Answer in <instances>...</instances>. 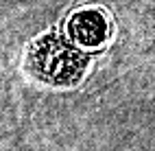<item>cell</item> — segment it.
<instances>
[{
	"instance_id": "obj_2",
	"label": "cell",
	"mask_w": 155,
	"mask_h": 151,
	"mask_svg": "<svg viewBox=\"0 0 155 151\" xmlns=\"http://www.w3.org/2000/svg\"><path fill=\"white\" fill-rule=\"evenodd\" d=\"M114 33L109 15L98 7L79 9L68 18L66 39L81 50H101Z\"/></svg>"
},
{
	"instance_id": "obj_1",
	"label": "cell",
	"mask_w": 155,
	"mask_h": 151,
	"mask_svg": "<svg viewBox=\"0 0 155 151\" xmlns=\"http://www.w3.org/2000/svg\"><path fill=\"white\" fill-rule=\"evenodd\" d=\"M90 64L87 53L61 35H42L26 48V72L53 88H72L83 79Z\"/></svg>"
}]
</instances>
